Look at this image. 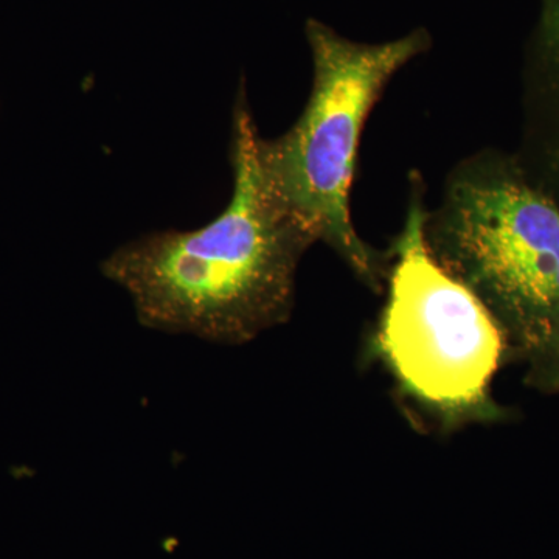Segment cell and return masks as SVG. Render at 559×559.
<instances>
[{"mask_svg":"<svg viewBox=\"0 0 559 559\" xmlns=\"http://www.w3.org/2000/svg\"><path fill=\"white\" fill-rule=\"evenodd\" d=\"M551 2H554V0H551Z\"/></svg>","mask_w":559,"mask_h":559,"instance_id":"7","label":"cell"},{"mask_svg":"<svg viewBox=\"0 0 559 559\" xmlns=\"http://www.w3.org/2000/svg\"><path fill=\"white\" fill-rule=\"evenodd\" d=\"M426 219L414 191L374 347L400 389L443 428L495 421L491 384L510 358L509 342L485 305L432 255Z\"/></svg>","mask_w":559,"mask_h":559,"instance_id":"3","label":"cell"},{"mask_svg":"<svg viewBox=\"0 0 559 559\" xmlns=\"http://www.w3.org/2000/svg\"><path fill=\"white\" fill-rule=\"evenodd\" d=\"M547 46L559 61V2H554L546 22Z\"/></svg>","mask_w":559,"mask_h":559,"instance_id":"6","label":"cell"},{"mask_svg":"<svg viewBox=\"0 0 559 559\" xmlns=\"http://www.w3.org/2000/svg\"><path fill=\"white\" fill-rule=\"evenodd\" d=\"M307 39L314 69L310 98L289 131L260 138L261 170L283 210L378 290L380 255L360 240L349 207L360 139L390 79L428 47V35L356 43L310 20Z\"/></svg>","mask_w":559,"mask_h":559,"instance_id":"2","label":"cell"},{"mask_svg":"<svg viewBox=\"0 0 559 559\" xmlns=\"http://www.w3.org/2000/svg\"><path fill=\"white\" fill-rule=\"evenodd\" d=\"M426 240L441 266L499 323L510 356L527 360L559 326V209L491 165L459 173Z\"/></svg>","mask_w":559,"mask_h":559,"instance_id":"4","label":"cell"},{"mask_svg":"<svg viewBox=\"0 0 559 559\" xmlns=\"http://www.w3.org/2000/svg\"><path fill=\"white\" fill-rule=\"evenodd\" d=\"M527 362L530 384L544 392L559 393V326Z\"/></svg>","mask_w":559,"mask_h":559,"instance_id":"5","label":"cell"},{"mask_svg":"<svg viewBox=\"0 0 559 559\" xmlns=\"http://www.w3.org/2000/svg\"><path fill=\"white\" fill-rule=\"evenodd\" d=\"M260 138L241 87L226 209L200 229L143 235L103 260V277L127 293L140 325L231 347L288 322L297 267L316 241L272 194Z\"/></svg>","mask_w":559,"mask_h":559,"instance_id":"1","label":"cell"}]
</instances>
